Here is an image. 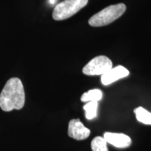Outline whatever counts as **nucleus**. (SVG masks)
I'll return each instance as SVG.
<instances>
[{
  "instance_id": "f257e3e1",
  "label": "nucleus",
  "mask_w": 151,
  "mask_h": 151,
  "mask_svg": "<svg viewBox=\"0 0 151 151\" xmlns=\"http://www.w3.org/2000/svg\"><path fill=\"white\" fill-rule=\"evenodd\" d=\"M24 102L25 93L21 80L16 77L10 78L0 93V108L6 112L20 110Z\"/></svg>"
},
{
  "instance_id": "f03ea898",
  "label": "nucleus",
  "mask_w": 151,
  "mask_h": 151,
  "mask_svg": "<svg viewBox=\"0 0 151 151\" xmlns=\"http://www.w3.org/2000/svg\"><path fill=\"white\" fill-rule=\"evenodd\" d=\"M125 11L124 4L111 5L92 16L88 20V23L92 27H96L107 25L121 17Z\"/></svg>"
},
{
  "instance_id": "7ed1b4c3",
  "label": "nucleus",
  "mask_w": 151,
  "mask_h": 151,
  "mask_svg": "<svg viewBox=\"0 0 151 151\" xmlns=\"http://www.w3.org/2000/svg\"><path fill=\"white\" fill-rule=\"evenodd\" d=\"M88 0H64L58 4L52 11L55 20H64L73 16L86 6Z\"/></svg>"
},
{
  "instance_id": "20e7f679",
  "label": "nucleus",
  "mask_w": 151,
  "mask_h": 151,
  "mask_svg": "<svg viewBox=\"0 0 151 151\" xmlns=\"http://www.w3.org/2000/svg\"><path fill=\"white\" fill-rule=\"evenodd\" d=\"M113 68L111 60L104 55H99L90 60L83 69V73L87 76H102Z\"/></svg>"
},
{
  "instance_id": "39448f33",
  "label": "nucleus",
  "mask_w": 151,
  "mask_h": 151,
  "mask_svg": "<svg viewBox=\"0 0 151 151\" xmlns=\"http://www.w3.org/2000/svg\"><path fill=\"white\" fill-rule=\"evenodd\" d=\"M90 130L85 127L79 119H72L69 122L68 135L77 141H81L89 137Z\"/></svg>"
},
{
  "instance_id": "423d86ee",
  "label": "nucleus",
  "mask_w": 151,
  "mask_h": 151,
  "mask_svg": "<svg viewBox=\"0 0 151 151\" xmlns=\"http://www.w3.org/2000/svg\"><path fill=\"white\" fill-rule=\"evenodd\" d=\"M129 74V71L125 67L121 65L117 66L101 76V83L104 86H109L119 79L125 78Z\"/></svg>"
},
{
  "instance_id": "0eeeda50",
  "label": "nucleus",
  "mask_w": 151,
  "mask_h": 151,
  "mask_svg": "<svg viewBox=\"0 0 151 151\" xmlns=\"http://www.w3.org/2000/svg\"><path fill=\"white\" fill-rule=\"evenodd\" d=\"M104 138L106 141L107 143H110L116 148H128L132 144L131 138L124 134L105 132L104 134Z\"/></svg>"
},
{
  "instance_id": "6e6552de",
  "label": "nucleus",
  "mask_w": 151,
  "mask_h": 151,
  "mask_svg": "<svg viewBox=\"0 0 151 151\" xmlns=\"http://www.w3.org/2000/svg\"><path fill=\"white\" fill-rule=\"evenodd\" d=\"M103 97V93L99 89L90 90L88 92H85L81 96V100L83 102H89V101H99Z\"/></svg>"
},
{
  "instance_id": "1a4fd4ad",
  "label": "nucleus",
  "mask_w": 151,
  "mask_h": 151,
  "mask_svg": "<svg viewBox=\"0 0 151 151\" xmlns=\"http://www.w3.org/2000/svg\"><path fill=\"white\" fill-rule=\"evenodd\" d=\"M134 111L138 121L145 124H151V113L141 106L135 109Z\"/></svg>"
},
{
  "instance_id": "9d476101",
  "label": "nucleus",
  "mask_w": 151,
  "mask_h": 151,
  "mask_svg": "<svg viewBox=\"0 0 151 151\" xmlns=\"http://www.w3.org/2000/svg\"><path fill=\"white\" fill-rule=\"evenodd\" d=\"M86 111V118L88 120H92L97 117L98 102L97 101H89L83 106Z\"/></svg>"
},
{
  "instance_id": "9b49d317",
  "label": "nucleus",
  "mask_w": 151,
  "mask_h": 151,
  "mask_svg": "<svg viewBox=\"0 0 151 151\" xmlns=\"http://www.w3.org/2000/svg\"><path fill=\"white\" fill-rule=\"evenodd\" d=\"M91 148L92 151H109L106 141L101 137H94L92 139Z\"/></svg>"
}]
</instances>
